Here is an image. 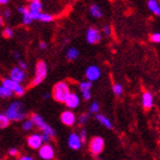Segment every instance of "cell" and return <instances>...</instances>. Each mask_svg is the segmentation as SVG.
<instances>
[{
	"label": "cell",
	"instance_id": "cell-1",
	"mask_svg": "<svg viewBox=\"0 0 160 160\" xmlns=\"http://www.w3.org/2000/svg\"><path fill=\"white\" fill-rule=\"evenodd\" d=\"M70 94L71 93L69 85L65 81H58L57 83H55V86L53 88V97L55 101L64 103Z\"/></svg>",
	"mask_w": 160,
	"mask_h": 160
},
{
	"label": "cell",
	"instance_id": "cell-2",
	"mask_svg": "<svg viewBox=\"0 0 160 160\" xmlns=\"http://www.w3.org/2000/svg\"><path fill=\"white\" fill-rule=\"evenodd\" d=\"M47 76V65L43 61H39L36 65V73H34V78L32 79V81L29 85V88L31 87H34L41 83L45 80Z\"/></svg>",
	"mask_w": 160,
	"mask_h": 160
},
{
	"label": "cell",
	"instance_id": "cell-3",
	"mask_svg": "<svg viewBox=\"0 0 160 160\" xmlns=\"http://www.w3.org/2000/svg\"><path fill=\"white\" fill-rule=\"evenodd\" d=\"M6 116L9 118L10 120H15V121H20V120L24 119L27 117V114L22 111V107L21 103H14L12 104L8 110L6 111Z\"/></svg>",
	"mask_w": 160,
	"mask_h": 160
},
{
	"label": "cell",
	"instance_id": "cell-4",
	"mask_svg": "<svg viewBox=\"0 0 160 160\" xmlns=\"http://www.w3.org/2000/svg\"><path fill=\"white\" fill-rule=\"evenodd\" d=\"M104 150V140L100 136H95L92 138L89 143V151L94 156L100 154Z\"/></svg>",
	"mask_w": 160,
	"mask_h": 160
},
{
	"label": "cell",
	"instance_id": "cell-5",
	"mask_svg": "<svg viewBox=\"0 0 160 160\" xmlns=\"http://www.w3.org/2000/svg\"><path fill=\"white\" fill-rule=\"evenodd\" d=\"M2 86L6 87V88H9L14 92V93L16 94L17 96H22L24 94V88L21 86L20 83L16 82V81H14L12 79H3L2 80Z\"/></svg>",
	"mask_w": 160,
	"mask_h": 160
},
{
	"label": "cell",
	"instance_id": "cell-6",
	"mask_svg": "<svg viewBox=\"0 0 160 160\" xmlns=\"http://www.w3.org/2000/svg\"><path fill=\"white\" fill-rule=\"evenodd\" d=\"M42 136L38 135V134H33L28 137V145L31 149H40L42 147Z\"/></svg>",
	"mask_w": 160,
	"mask_h": 160
},
{
	"label": "cell",
	"instance_id": "cell-7",
	"mask_svg": "<svg viewBox=\"0 0 160 160\" xmlns=\"http://www.w3.org/2000/svg\"><path fill=\"white\" fill-rule=\"evenodd\" d=\"M39 156L45 160H52L54 158V150L52 145L49 144H43L42 147L40 148L39 150Z\"/></svg>",
	"mask_w": 160,
	"mask_h": 160
},
{
	"label": "cell",
	"instance_id": "cell-8",
	"mask_svg": "<svg viewBox=\"0 0 160 160\" xmlns=\"http://www.w3.org/2000/svg\"><path fill=\"white\" fill-rule=\"evenodd\" d=\"M87 41L89 43H97L101 41L100 31L96 28H89L87 31Z\"/></svg>",
	"mask_w": 160,
	"mask_h": 160
},
{
	"label": "cell",
	"instance_id": "cell-9",
	"mask_svg": "<svg viewBox=\"0 0 160 160\" xmlns=\"http://www.w3.org/2000/svg\"><path fill=\"white\" fill-rule=\"evenodd\" d=\"M100 69L97 67H95V65H92V67H89L88 69L86 70V78L88 79V81H94V80H97L98 78H100Z\"/></svg>",
	"mask_w": 160,
	"mask_h": 160
},
{
	"label": "cell",
	"instance_id": "cell-10",
	"mask_svg": "<svg viewBox=\"0 0 160 160\" xmlns=\"http://www.w3.org/2000/svg\"><path fill=\"white\" fill-rule=\"evenodd\" d=\"M61 121L64 125H67V126H72L74 121H76V117H74L73 112H71V111H64V112H62V114H61Z\"/></svg>",
	"mask_w": 160,
	"mask_h": 160
},
{
	"label": "cell",
	"instance_id": "cell-11",
	"mask_svg": "<svg viewBox=\"0 0 160 160\" xmlns=\"http://www.w3.org/2000/svg\"><path fill=\"white\" fill-rule=\"evenodd\" d=\"M24 78H25V73L21 68H14L13 70L10 71V79L14 81L20 83L21 81H23Z\"/></svg>",
	"mask_w": 160,
	"mask_h": 160
},
{
	"label": "cell",
	"instance_id": "cell-12",
	"mask_svg": "<svg viewBox=\"0 0 160 160\" xmlns=\"http://www.w3.org/2000/svg\"><path fill=\"white\" fill-rule=\"evenodd\" d=\"M68 143H69V147L71 149H73V150H79L80 148H81V140H80V136H78L77 134H71L70 136H69V141H68Z\"/></svg>",
	"mask_w": 160,
	"mask_h": 160
},
{
	"label": "cell",
	"instance_id": "cell-13",
	"mask_svg": "<svg viewBox=\"0 0 160 160\" xmlns=\"http://www.w3.org/2000/svg\"><path fill=\"white\" fill-rule=\"evenodd\" d=\"M142 104H143L144 110H150L152 105H153V96L152 94L149 92H145L142 97Z\"/></svg>",
	"mask_w": 160,
	"mask_h": 160
},
{
	"label": "cell",
	"instance_id": "cell-14",
	"mask_svg": "<svg viewBox=\"0 0 160 160\" xmlns=\"http://www.w3.org/2000/svg\"><path fill=\"white\" fill-rule=\"evenodd\" d=\"M65 105L68 108H71V109H74V108H77L79 105V97L78 95H76L74 93H71L69 96H68L67 101L64 102Z\"/></svg>",
	"mask_w": 160,
	"mask_h": 160
},
{
	"label": "cell",
	"instance_id": "cell-15",
	"mask_svg": "<svg viewBox=\"0 0 160 160\" xmlns=\"http://www.w3.org/2000/svg\"><path fill=\"white\" fill-rule=\"evenodd\" d=\"M31 121H32V122H33L37 127H39L40 129H41V128H42V127L46 125L42 118L40 117V116H38V114H36V113L31 114Z\"/></svg>",
	"mask_w": 160,
	"mask_h": 160
},
{
	"label": "cell",
	"instance_id": "cell-16",
	"mask_svg": "<svg viewBox=\"0 0 160 160\" xmlns=\"http://www.w3.org/2000/svg\"><path fill=\"white\" fill-rule=\"evenodd\" d=\"M148 6H149V8H150L156 15H160V6H159V3H157V1L150 0V1L148 2Z\"/></svg>",
	"mask_w": 160,
	"mask_h": 160
},
{
	"label": "cell",
	"instance_id": "cell-17",
	"mask_svg": "<svg viewBox=\"0 0 160 160\" xmlns=\"http://www.w3.org/2000/svg\"><path fill=\"white\" fill-rule=\"evenodd\" d=\"M96 119L98 120L102 125H104V126L107 127V128H109V129H111V128H112V123L110 122V120L108 119L107 117H104V116H102V114H97Z\"/></svg>",
	"mask_w": 160,
	"mask_h": 160
},
{
	"label": "cell",
	"instance_id": "cell-18",
	"mask_svg": "<svg viewBox=\"0 0 160 160\" xmlns=\"http://www.w3.org/2000/svg\"><path fill=\"white\" fill-rule=\"evenodd\" d=\"M29 8H30V12H36V13H40V10H41L42 6H41V2H40V1H37V0H34V1H31Z\"/></svg>",
	"mask_w": 160,
	"mask_h": 160
},
{
	"label": "cell",
	"instance_id": "cell-19",
	"mask_svg": "<svg viewBox=\"0 0 160 160\" xmlns=\"http://www.w3.org/2000/svg\"><path fill=\"white\" fill-rule=\"evenodd\" d=\"M78 55H79V53H78V50L77 49H74V48H70V49L68 50V53H67V57H68V60H74V58H77Z\"/></svg>",
	"mask_w": 160,
	"mask_h": 160
},
{
	"label": "cell",
	"instance_id": "cell-20",
	"mask_svg": "<svg viewBox=\"0 0 160 160\" xmlns=\"http://www.w3.org/2000/svg\"><path fill=\"white\" fill-rule=\"evenodd\" d=\"M13 90L9 89V88H6V87L1 86L0 87V95L1 97H9L10 95H13Z\"/></svg>",
	"mask_w": 160,
	"mask_h": 160
},
{
	"label": "cell",
	"instance_id": "cell-21",
	"mask_svg": "<svg viewBox=\"0 0 160 160\" xmlns=\"http://www.w3.org/2000/svg\"><path fill=\"white\" fill-rule=\"evenodd\" d=\"M10 122V119L7 117L6 114H1L0 116V127L1 128H6Z\"/></svg>",
	"mask_w": 160,
	"mask_h": 160
},
{
	"label": "cell",
	"instance_id": "cell-22",
	"mask_svg": "<svg viewBox=\"0 0 160 160\" xmlns=\"http://www.w3.org/2000/svg\"><path fill=\"white\" fill-rule=\"evenodd\" d=\"M90 13L94 17H101L102 16V12H101L100 7L96 6V5H93L90 7Z\"/></svg>",
	"mask_w": 160,
	"mask_h": 160
},
{
	"label": "cell",
	"instance_id": "cell-23",
	"mask_svg": "<svg viewBox=\"0 0 160 160\" xmlns=\"http://www.w3.org/2000/svg\"><path fill=\"white\" fill-rule=\"evenodd\" d=\"M79 87H80V90H81L82 93L89 92L90 88H92V82H90V81H83V82H80Z\"/></svg>",
	"mask_w": 160,
	"mask_h": 160
},
{
	"label": "cell",
	"instance_id": "cell-24",
	"mask_svg": "<svg viewBox=\"0 0 160 160\" xmlns=\"http://www.w3.org/2000/svg\"><path fill=\"white\" fill-rule=\"evenodd\" d=\"M39 20L42 21V22H50V21L54 20V16H52V15H49V14L41 13V15H40V17H39Z\"/></svg>",
	"mask_w": 160,
	"mask_h": 160
},
{
	"label": "cell",
	"instance_id": "cell-25",
	"mask_svg": "<svg viewBox=\"0 0 160 160\" xmlns=\"http://www.w3.org/2000/svg\"><path fill=\"white\" fill-rule=\"evenodd\" d=\"M2 37L6 38V39H9V38L13 37V31H12V29L6 28V29L2 31Z\"/></svg>",
	"mask_w": 160,
	"mask_h": 160
},
{
	"label": "cell",
	"instance_id": "cell-26",
	"mask_svg": "<svg viewBox=\"0 0 160 160\" xmlns=\"http://www.w3.org/2000/svg\"><path fill=\"white\" fill-rule=\"evenodd\" d=\"M112 90H113L114 94L120 95V94L122 93V86H120L119 83H114L113 87H112Z\"/></svg>",
	"mask_w": 160,
	"mask_h": 160
},
{
	"label": "cell",
	"instance_id": "cell-27",
	"mask_svg": "<svg viewBox=\"0 0 160 160\" xmlns=\"http://www.w3.org/2000/svg\"><path fill=\"white\" fill-rule=\"evenodd\" d=\"M18 12L23 14V16H27V15L30 14V8H29V7H25V6H22L18 8Z\"/></svg>",
	"mask_w": 160,
	"mask_h": 160
},
{
	"label": "cell",
	"instance_id": "cell-28",
	"mask_svg": "<svg viewBox=\"0 0 160 160\" xmlns=\"http://www.w3.org/2000/svg\"><path fill=\"white\" fill-rule=\"evenodd\" d=\"M150 40L153 42H160V33H152L150 36Z\"/></svg>",
	"mask_w": 160,
	"mask_h": 160
},
{
	"label": "cell",
	"instance_id": "cell-29",
	"mask_svg": "<svg viewBox=\"0 0 160 160\" xmlns=\"http://www.w3.org/2000/svg\"><path fill=\"white\" fill-rule=\"evenodd\" d=\"M98 109H100V108H98V104L95 102V103L92 104V107H90L89 111L92 112V113H97V112H98Z\"/></svg>",
	"mask_w": 160,
	"mask_h": 160
},
{
	"label": "cell",
	"instance_id": "cell-30",
	"mask_svg": "<svg viewBox=\"0 0 160 160\" xmlns=\"http://www.w3.org/2000/svg\"><path fill=\"white\" fill-rule=\"evenodd\" d=\"M32 126H33V122H32L31 120H27V121L23 123V128H24V129H27V130L31 129V128H32Z\"/></svg>",
	"mask_w": 160,
	"mask_h": 160
},
{
	"label": "cell",
	"instance_id": "cell-31",
	"mask_svg": "<svg viewBox=\"0 0 160 160\" xmlns=\"http://www.w3.org/2000/svg\"><path fill=\"white\" fill-rule=\"evenodd\" d=\"M32 21H33V18L31 17V14H29V15H27V16L23 17V23L27 24V25H28V24H30Z\"/></svg>",
	"mask_w": 160,
	"mask_h": 160
},
{
	"label": "cell",
	"instance_id": "cell-32",
	"mask_svg": "<svg viewBox=\"0 0 160 160\" xmlns=\"http://www.w3.org/2000/svg\"><path fill=\"white\" fill-rule=\"evenodd\" d=\"M86 136H87L86 130L82 129V130H81V133H80V140H81V142H82V143H83V142H86Z\"/></svg>",
	"mask_w": 160,
	"mask_h": 160
},
{
	"label": "cell",
	"instance_id": "cell-33",
	"mask_svg": "<svg viewBox=\"0 0 160 160\" xmlns=\"http://www.w3.org/2000/svg\"><path fill=\"white\" fill-rule=\"evenodd\" d=\"M87 118H88V117H87L86 114H82V116H80V118H79V123H80V125H82V123L87 120Z\"/></svg>",
	"mask_w": 160,
	"mask_h": 160
},
{
	"label": "cell",
	"instance_id": "cell-34",
	"mask_svg": "<svg viewBox=\"0 0 160 160\" xmlns=\"http://www.w3.org/2000/svg\"><path fill=\"white\" fill-rule=\"evenodd\" d=\"M41 136H42V141H45V142H48L50 138V135H48V134H46V133H42Z\"/></svg>",
	"mask_w": 160,
	"mask_h": 160
},
{
	"label": "cell",
	"instance_id": "cell-35",
	"mask_svg": "<svg viewBox=\"0 0 160 160\" xmlns=\"http://www.w3.org/2000/svg\"><path fill=\"white\" fill-rule=\"evenodd\" d=\"M9 154L10 156H14V157H17V156H18V151H17L16 149H12V150L9 151Z\"/></svg>",
	"mask_w": 160,
	"mask_h": 160
},
{
	"label": "cell",
	"instance_id": "cell-36",
	"mask_svg": "<svg viewBox=\"0 0 160 160\" xmlns=\"http://www.w3.org/2000/svg\"><path fill=\"white\" fill-rule=\"evenodd\" d=\"M103 31H104V33L107 34V36H109V34H110V28L108 27V25H104V27H103Z\"/></svg>",
	"mask_w": 160,
	"mask_h": 160
},
{
	"label": "cell",
	"instance_id": "cell-37",
	"mask_svg": "<svg viewBox=\"0 0 160 160\" xmlns=\"http://www.w3.org/2000/svg\"><path fill=\"white\" fill-rule=\"evenodd\" d=\"M83 94V98L85 100H89L90 98V92H85V93H82Z\"/></svg>",
	"mask_w": 160,
	"mask_h": 160
},
{
	"label": "cell",
	"instance_id": "cell-38",
	"mask_svg": "<svg viewBox=\"0 0 160 160\" xmlns=\"http://www.w3.org/2000/svg\"><path fill=\"white\" fill-rule=\"evenodd\" d=\"M18 160H32V158L28 157V156H23V157H20V159Z\"/></svg>",
	"mask_w": 160,
	"mask_h": 160
},
{
	"label": "cell",
	"instance_id": "cell-39",
	"mask_svg": "<svg viewBox=\"0 0 160 160\" xmlns=\"http://www.w3.org/2000/svg\"><path fill=\"white\" fill-rule=\"evenodd\" d=\"M39 46H40V48H42V49H45V48L47 47V45H46L45 42H40V43H39Z\"/></svg>",
	"mask_w": 160,
	"mask_h": 160
},
{
	"label": "cell",
	"instance_id": "cell-40",
	"mask_svg": "<svg viewBox=\"0 0 160 160\" xmlns=\"http://www.w3.org/2000/svg\"><path fill=\"white\" fill-rule=\"evenodd\" d=\"M20 67L22 68V69H25V68H27V64L24 63V62H20Z\"/></svg>",
	"mask_w": 160,
	"mask_h": 160
},
{
	"label": "cell",
	"instance_id": "cell-41",
	"mask_svg": "<svg viewBox=\"0 0 160 160\" xmlns=\"http://www.w3.org/2000/svg\"><path fill=\"white\" fill-rule=\"evenodd\" d=\"M5 16H6V17H8V16H9V10H8V9H7V10H5Z\"/></svg>",
	"mask_w": 160,
	"mask_h": 160
},
{
	"label": "cell",
	"instance_id": "cell-42",
	"mask_svg": "<svg viewBox=\"0 0 160 160\" xmlns=\"http://www.w3.org/2000/svg\"><path fill=\"white\" fill-rule=\"evenodd\" d=\"M0 3H1V5H5V3H7V0H1Z\"/></svg>",
	"mask_w": 160,
	"mask_h": 160
}]
</instances>
